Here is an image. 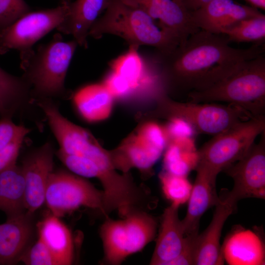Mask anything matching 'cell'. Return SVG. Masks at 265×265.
<instances>
[{
  "instance_id": "obj_1",
  "label": "cell",
  "mask_w": 265,
  "mask_h": 265,
  "mask_svg": "<svg viewBox=\"0 0 265 265\" xmlns=\"http://www.w3.org/2000/svg\"><path fill=\"white\" fill-rule=\"evenodd\" d=\"M230 43L223 34L200 29L169 51H156L154 62L165 86L187 95L211 87L265 52L264 44L239 49Z\"/></svg>"
},
{
  "instance_id": "obj_2",
  "label": "cell",
  "mask_w": 265,
  "mask_h": 265,
  "mask_svg": "<svg viewBox=\"0 0 265 265\" xmlns=\"http://www.w3.org/2000/svg\"><path fill=\"white\" fill-rule=\"evenodd\" d=\"M111 34L129 46H148L158 52L175 48L179 44L145 11L123 0H109L104 14L90 29L89 36L100 39Z\"/></svg>"
},
{
  "instance_id": "obj_3",
  "label": "cell",
  "mask_w": 265,
  "mask_h": 265,
  "mask_svg": "<svg viewBox=\"0 0 265 265\" xmlns=\"http://www.w3.org/2000/svg\"><path fill=\"white\" fill-rule=\"evenodd\" d=\"M78 46L75 40L65 41L56 33L48 43L20 53L23 77L31 95L50 99L65 94L66 74Z\"/></svg>"
},
{
  "instance_id": "obj_4",
  "label": "cell",
  "mask_w": 265,
  "mask_h": 265,
  "mask_svg": "<svg viewBox=\"0 0 265 265\" xmlns=\"http://www.w3.org/2000/svg\"><path fill=\"white\" fill-rule=\"evenodd\" d=\"M195 103L224 102L241 108L252 117L265 115V57L249 60L211 87L187 95Z\"/></svg>"
},
{
  "instance_id": "obj_5",
  "label": "cell",
  "mask_w": 265,
  "mask_h": 265,
  "mask_svg": "<svg viewBox=\"0 0 265 265\" xmlns=\"http://www.w3.org/2000/svg\"><path fill=\"white\" fill-rule=\"evenodd\" d=\"M156 218L143 209H135L120 219L108 217L101 225L104 263L121 264L129 256L140 252L156 238Z\"/></svg>"
},
{
  "instance_id": "obj_6",
  "label": "cell",
  "mask_w": 265,
  "mask_h": 265,
  "mask_svg": "<svg viewBox=\"0 0 265 265\" xmlns=\"http://www.w3.org/2000/svg\"><path fill=\"white\" fill-rule=\"evenodd\" d=\"M158 112L168 119H181L198 132L213 136L253 117L232 105L179 102L170 99L162 91L158 95Z\"/></svg>"
},
{
  "instance_id": "obj_7",
  "label": "cell",
  "mask_w": 265,
  "mask_h": 265,
  "mask_svg": "<svg viewBox=\"0 0 265 265\" xmlns=\"http://www.w3.org/2000/svg\"><path fill=\"white\" fill-rule=\"evenodd\" d=\"M265 131V117H253L213 137L198 151V163L217 177L241 159Z\"/></svg>"
},
{
  "instance_id": "obj_8",
  "label": "cell",
  "mask_w": 265,
  "mask_h": 265,
  "mask_svg": "<svg viewBox=\"0 0 265 265\" xmlns=\"http://www.w3.org/2000/svg\"><path fill=\"white\" fill-rule=\"evenodd\" d=\"M45 203L51 213L58 217L81 207L97 210L106 216L103 191L84 178L63 170L51 174Z\"/></svg>"
},
{
  "instance_id": "obj_9",
  "label": "cell",
  "mask_w": 265,
  "mask_h": 265,
  "mask_svg": "<svg viewBox=\"0 0 265 265\" xmlns=\"http://www.w3.org/2000/svg\"><path fill=\"white\" fill-rule=\"evenodd\" d=\"M69 2L61 1L54 8L30 11L0 30V54L11 50L21 53L32 48L35 43L64 20Z\"/></svg>"
},
{
  "instance_id": "obj_10",
  "label": "cell",
  "mask_w": 265,
  "mask_h": 265,
  "mask_svg": "<svg viewBox=\"0 0 265 265\" xmlns=\"http://www.w3.org/2000/svg\"><path fill=\"white\" fill-rule=\"evenodd\" d=\"M265 132L261 133L260 141L254 143L241 159L223 170L234 181L233 189L227 193L237 203L247 198L265 199Z\"/></svg>"
},
{
  "instance_id": "obj_11",
  "label": "cell",
  "mask_w": 265,
  "mask_h": 265,
  "mask_svg": "<svg viewBox=\"0 0 265 265\" xmlns=\"http://www.w3.org/2000/svg\"><path fill=\"white\" fill-rule=\"evenodd\" d=\"M54 136L59 144V149L62 151L92 160L104 173L115 170L109 151L104 149L84 128L68 119L64 120L56 127Z\"/></svg>"
},
{
  "instance_id": "obj_12",
  "label": "cell",
  "mask_w": 265,
  "mask_h": 265,
  "mask_svg": "<svg viewBox=\"0 0 265 265\" xmlns=\"http://www.w3.org/2000/svg\"><path fill=\"white\" fill-rule=\"evenodd\" d=\"M53 149L47 142L27 156L21 166L25 183V205L31 215L44 203L47 185L53 171Z\"/></svg>"
},
{
  "instance_id": "obj_13",
  "label": "cell",
  "mask_w": 265,
  "mask_h": 265,
  "mask_svg": "<svg viewBox=\"0 0 265 265\" xmlns=\"http://www.w3.org/2000/svg\"><path fill=\"white\" fill-rule=\"evenodd\" d=\"M145 11L179 43L200 30L184 0H123Z\"/></svg>"
},
{
  "instance_id": "obj_14",
  "label": "cell",
  "mask_w": 265,
  "mask_h": 265,
  "mask_svg": "<svg viewBox=\"0 0 265 265\" xmlns=\"http://www.w3.org/2000/svg\"><path fill=\"white\" fill-rule=\"evenodd\" d=\"M237 203L231 199L223 190L212 220L208 227L196 238L194 265H221L224 259L220 239L222 230L228 217L234 212Z\"/></svg>"
},
{
  "instance_id": "obj_15",
  "label": "cell",
  "mask_w": 265,
  "mask_h": 265,
  "mask_svg": "<svg viewBox=\"0 0 265 265\" xmlns=\"http://www.w3.org/2000/svg\"><path fill=\"white\" fill-rule=\"evenodd\" d=\"M190 13L193 22L199 29L221 34L225 28L262 12L234 0H212L190 11Z\"/></svg>"
},
{
  "instance_id": "obj_16",
  "label": "cell",
  "mask_w": 265,
  "mask_h": 265,
  "mask_svg": "<svg viewBox=\"0 0 265 265\" xmlns=\"http://www.w3.org/2000/svg\"><path fill=\"white\" fill-rule=\"evenodd\" d=\"M196 176L187 201L186 213L182 222L185 236L197 235L204 213L219 200L216 190V176L197 165Z\"/></svg>"
},
{
  "instance_id": "obj_17",
  "label": "cell",
  "mask_w": 265,
  "mask_h": 265,
  "mask_svg": "<svg viewBox=\"0 0 265 265\" xmlns=\"http://www.w3.org/2000/svg\"><path fill=\"white\" fill-rule=\"evenodd\" d=\"M179 208L171 204L164 210L150 265H168L182 251L186 236L179 217Z\"/></svg>"
},
{
  "instance_id": "obj_18",
  "label": "cell",
  "mask_w": 265,
  "mask_h": 265,
  "mask_svg": "<svg viewBox=\"0 0 265 265\" xmlns=\"http://www.w3.org/2000/svg\"><path fill=\"white\" fill-rule=\"evenodd\" d=\"M109 0H75L68 3L64 20L56 28L59 32L71 35L79 46L88 47L90 28L106 8Z\"/></svg>"
},
{
  "instance_id": "obj_19",
  "label": "cell",
  "mask_w": 265,
  "mask_h": 265,
  "mask_svg": "<svg viewBox=\"0 0 265 265\" xmlns=\"http://www.w3.org/2000/svg\"><path fill=\"white\" fill-rule=\"evenodd\" d=\"M109 152L116 169L122 173L127 174L132 168L149 171L159 160L163 151L153 146L134 132Z\"/></svg>"
},
{
  "instance_id": "obj_20",
  "label": "cell",
  "mask_w": 265,
  "mask_h": 265,
  "mask_svg": "<svg viewBox=\"0 0 265 265\" xmlns=\"http://www.w3.org/2000/svg\"><path fill=\"white\" fill-rule=\"evenodd\" d=\"M224 261L232 265H265V246L255 231L237 228L222 246Z\"/></svg>"
},
{
  "instance_id": "obj_21",
  "label": "cell",
  "mask_w": 265,
  "mask_h": 265,
  "mask_svg": "<svg viewBox=\"0 0 265 265\" xmlns=\"http://www.w3.org/2000/svg\"><path fill=\"white\" fill-rule=\"evenodd\" d=\"M31 216L26 212L0 224V264L19 261L31 236Z\"/></svg>"
},
{
  "instance_id": "obj_22",
  "label": "cell",
  "mask_w": 265,
  "mask_h": 265,
  "mask_svg": "<svg viewBox=\"0 0 265 265\" xmlns=\"http://www.w3.org/2000/svg\"><path fill=\"white\" fill-rule=\"evenodd\" d=\"M39 238L49 248L57 265H70L74 260V246L70 229L51 213L37 224Z\"/></svg>"
},
{
  "instance_id": "obj_23",
  "label": "cell",
  "mask_w": 265,
  "mask_h": 265,
  "mask_svg": "<svg viewBox=\"0 0 265 265\" xmlns=\"http://www.w3.org/2000/svg\"><path fill=\"white\" fill-rule=\"evenodd\" d=\"M114 99L103 83L86 86L77 91L73 97L79 112L90 122L107 119L112 112Z\"/></svg>"
},
{
  "instance_id": "obj_24",
  "label": "cell",
  "mask_w": 265,
  "mask_h": 265,
  "mask_svg": "<svg viewBox=\"0 0 265 265\" xmlns=\"http://www.w3.org/2000/svg\"><path fill=\"white\" fill-rule=\"evenodd\" d=\"M25 183L21 166L16 164L0 173V211L7 218L26 212Z\"/></svg>"
},
{
  "instance_id": "obj_25",
  "label": "cell",
  "mask_w": 265,
  "mask_h": 265,
  "mask_svg": "<svg viewBox=\"0 0 265 265\" xmlns=\"http://www.w3.org/2000/svg\"><path fill=\"white\" fill-rule=\"evenodd\" d=\"M139 48L129 46L127 52L109 63L112 71L126 80L133 92L144 86L150 80L147 76L144 61L138 52Z\"/></svg>"
},
{
  "instance_id": "obj_26",
  "label": "cell",
  "mask_w": 265,
  "mask_h": 265,
  "mask_svg": "<svg viewBox=\"0 0 265 265\" xmlns=\"http://www.w3.org/2000/svg\"><path fill=\"white\" fill-rule=\"evenodd\" d=\"M164 156L165 171L177 175L186 176L198 163V151L193 145H186L187 137L171 140Z\"/></svg>"
},
{
  "instance_id": "obj_27",
  "label": "cell",
  "mask_w": 265,
  "mask_h": 265,
  "mask_svg": "<svg viewBox=\"0 0 265 265\" xmlns=\"http://www.w3.org/2000/svg\"><path fill=\"white\" fill-rule=\"evenodd\" d=\"M230 42L264 44L265 15L261 14L242 20L222 30Z\"/></svg>"
},
{
  "instance_id": "obj_28",
  "label": "cell",
  "mask_w": 265,
  "mask_h": 265,
  "mask_svg": "<svg viewBox=\"0 0 265 265\" xmlns=\"http://www.w3.org/2000/svg\"><path fill=\"white\" fill-rule=\"evenodd\" d=\"M30 95V86L23 77L10 74L0 77V113L19 104Z\"/></svg>"
},
{
  "instance_id": "obj_29",
  "label": "cell",
  "mask_w": 265,
  "mask_h": 265,
  "mask_svg": "<svg viewBox=\"0 0 265 265\" xmlns=\"http://www.w3.org/2000/svg\"><path fill=\"white\" fill-rule=\"evenodd\" d=\"M162 192L171 205L180 207L187 202L192 185L187 177L164 171L159 175Z\"/></svg>"
},
{
  "instance_id": "obj_30",
  "label": "cell",
  "mask_w": 265,
  "mask_h": 265,
  "mask_svg": "<svg viewBox=\"0 0 265 265\" xmlns=\"http://www.w3.org/2000/svg\"><path fill=\"white\" fill-rule=\"evenodd\" d=\"M31 11L24 0H0V30Z\"/></svg>"
},
{
  "instance_id": "obj_31",
  "label": "cell",
  "mask_w": 265,
  "mask_h": 265,
  "mask_svg": "<svg viewBox=\"0 0 265 265\" xmlns=\"http://www.w3.org/2000/svg\"><path fill=\"white\" fill-rule=\"evenodd\" d=\"M19 261L28 265H57L49 248L39 237L37 241L24 252Z\"/></svg>"
},
{
  "instance_id": "obj_32",
  "label": "cell",
  "mask_w": 265,
  "mask_h": 265,
  "mask_svg": "<svg viewBox=\"0 0 265 265\" xmlns=\"http://www.w3.org/2000/svg\"><path fill=\"white\" fill-rule=\"evenodd\" d=\"M29 130L23 126L14 123L9 117L0 120V149L15 139L25 136Z\"/></svg>"
},
{
  "instance_id": "obj_33",
  "label": "cell",
  "mask_w": 265,
  "mask_h": 265,
  "mask_svg": "<svg viewBox=\"0 0 265 265\" xmlns=\"http://www.w3.org/2000/svg\"><path fill=\"white\" fill-rule=\"evenodd\" d=\"M102 83L114 99L125 98L133 92L129 83L112 71L106 77Z\"/></svg>"
},
{
  "instance_id": "obj_34",
  "label": "cell",
  "mask_w": 265,
  "mask_h": 265,
  "mask_svg": "<svg viewBox=\"0 0 265 265\" xmlns=\"http://www.w3.org/2000/svg\"><path fill=\"white\" fill-rule=\"evenodd\" d=\"M24 137H19L0 149V173L16 164Z\"/></svg>"
},
{
  "instance_id": "obj_35",
  "label": "cell",
  "mask_w": 265,
  "mask_h": 265,
  "mask_svg": "<svg viewBox=\"0 0 265 265\" xmlns=\"http://www.w3.org/2000/svg\"><path fill=\"white\" fill-rule=\"evenodd\" d=\"M197 235L186 236L185 244L182 251L168 265H194Z\"/></svg>"
},
{
  "instance_id": "obj_36",
  "label": "cell",
  "mask_w": 265,
  "mask_h": 265,
  "mask_svg": "<svg viewBox=\"0 0 265 265\" xmlns=\"http://www.w3.org/2000/svg\"><path fill=\"white\" fill-rule=\"evenodd\" d=\"M212 0H184L189 11H192Z\"/></svg>"
},
{
  "instance_id": "obj_37",
  "label": "cell",
  "mask_w": 265,
  "mask_h": 265,
  "mask_svg": "<svg viewBox=\"0 0 265 265\" xmlns=\"http://www.w3.org/2000/svg\"><path fill=\"white\" fill-rule=\"evenodd\" d=\"M249 6L258 10H265V0H243Z\"/></svg>"
},
{
  "instance_id": "obj_38",
  "label": "cell",
  "mask_w": 265,
  "mask_h": 265,
  "mask_svg": "<svg viewBox=\"0 0 265 265\" xmlns=\"http://www.w3.org/2000/svg\"><path fill=\"white\" fill-rule=\"evenodd\" d=\"M61 1H67V2H71V1H73V0H61Z\"/></svg>"
}]
</instances>
